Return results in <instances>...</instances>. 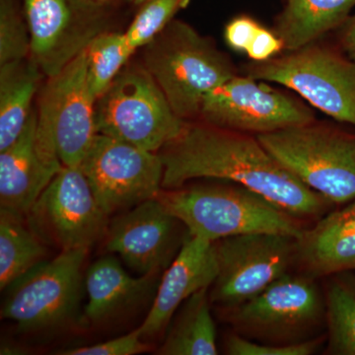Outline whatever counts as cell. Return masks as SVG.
<instances>
[{"label": "cell", "mask_w": 355, "mask_h": 355, "mask_svg": "<svg viewBox=\"0 0 355 355\" xmlns=\"http://www.w3.org/2000/svg\"><path fill=\"white\" fill-rule=\"evenodd\" d=\"M158 273L132 277L116 258L96 261L85 273L87 304L84 315L90 323H105L140 304L153 291Z\"/></svg>", "instance_id": "19"}, {"label": "cell", "mask_w": 355, "mask_h": 355, "mask_svg": "<svg viewBox=\"0 0 355 355\" xmlns=\"http://www.w3.org/2000/svg\"><path fill=\"white\" fill-rule=\"evenodd\" d=\"M36 128L37 108H33L18 139L0 151V209L23 216L57 174L39 157Z\"/></svg>", "instance_id": "18"}, {"label": "cell", "mask_w": 355, "mask_h": 355, "mask_svg": "<svg viewBox=\"0 0 355 355\" xmlns=\"http://www.w3.org/2000/svg\"><path fill=\"white\" fill-rule=\"evenodd\" d=\"M96 2H99V3L104 4V6H113L114 3H118V2L123 1V0H94Z\"/></svg>", "instance_id": "33"}, {"label": "cell", "mask_w": 355, "mask_h": 355, "mask_svg": "<svg viewBox=\"0 0 355 355\" xmlns=\"http://www.w3.org/2000/svg\"><path fill=\"white\" fill-rule=\"evenodd\" d=\"M225 182L162 190L157 198L191 235L210 242L254 233L298 239L305 230L303 219L246 187Z\"/></svg>", "instance_id": "2"}, {"label": "cell", "mask_w": 355, "mask_h": 355, "mask_svg": "<svg viewBox=\"0 0 355 355\" xmlns=\"http://www.w3.org/2000/svg\"><path fill=\"white\" fill-rule=\"evenodd\" d=\"M141 333L139 328L128 335L113 338L107 342L97 343L89 347H73L62 350L60 355H135L141 354L148 349V347L141 342Z\"/></svg>", "instance_id": "29"}, {"label": "cell", "mask_w": 355, "mask_h": 355, "mask_svg": "<svg viewBox=\"0 0 355 355\" xmlns=\"http://www.w3.org/2000/svg\"><path fill=\"white\" fill-rule=\"evenodd\" d=\"M31 53V37L17 0H0V64L24 60Z\"/></svg>", "instance_id": "27"}, {"label": "cell", "mask_w": 355, "mask_h": 355, "mask_svg": "<svg viewBox=\"0 0 355 355\" xmlns=\"http://www.w3.org/2000/svg\"><path fill=\"white\" fill-rule=\"evenodd\" d=\"M158 153L164 166L163 190L181 188L198 178L232 182L300 219L322 217L333 205L282 167L249 133L186 123Z\"/></svg>", "instance_id": "1"}, {"label": "cell", "mask_w": 355, "mask_h": 355, "mask_svg": "<svg viewBox=\"0 0 355 355\" xmlns=\"http://www.w3.org/2000/svg\"><path fill=\"white\" fill-rule=\"evenodd\" d=\"M354 6L355 0H287L277 35L286 50H300L340 24Z\"/></svg>", "instance_id": "21"}, {"label": "cell", "mask_w": 355, "mask_h": 355, "mask_svg": "<svg viewBox=\"0 0 355 355\" xmlns=\"http://www.w3.org/2000/svg\"><path fill=\"white\" fill-rule=\"evenodd\" d=\"M135 51L125 33L105 32L89 44L88 83L96 100L109 88Z\"/></svg>", "instance_id": "25"}, {"label": "cell", "mask_w": 355, "mask_h": 355, "mask_svg": "<svg viewBox=\"0 0 355 355\" xmlns=\"http://www.w3.org/2000/svg\"><path fill=\"white\" fill-rule=\"evenodd\" d=\"M284 49V43L277 35L261 27L247 49L248 57L257 62H266Z\"/></svg>", "instance_id": "31"}, {"label": "cell", "mask_w": 355, "mask_h": 355, "mask_svg": "<svg viewBox=\"0 0 355 355\" xmlns=\"http://www.w3.org/2000/svg\"><path fill=\"white\" fill-rule=\"evenodd\" d=\"M209 288L184 301L162 347V355H216V328L210 313Z\"/></svg>", "instance_id": "22"}, {"label": "cell", "mask_w": 355, "mask_h": 355, "mask_svg": "<svg viewBox=\"0 0 355 355\" xmlns=\"http://www.w3.org/2000/svg\"><path fill=\"white\" fill-rule=\"evenodd\" d=\"M100 135L159 153L183 132L180 118L144 65L125 67L96 101Z\"/></svg>", "instance_id": "7"}, {"label": "cell", "mask_w": 355, "mask_h": 355, "mask_svg": "<svg viewBox=\"0 0 355 355\" xmlns=\"http://www.w3.org/2000/svg\"><path fill=\"white\" fill-rule=\"evenodd\" d=\"M43 76L30 57L0 64V151L24 130Z\"/></svg>", "instance_id": "20"}, {"label": "cell", "mask_w": 355, "mask_h": 355, "mask_svg": "<svg viewBox=\"0 0 355 355\" xmlns=\"http://www.w3.org/2000/svg\"><path fill=\"white\" fill-rule=\"evenodd\" d=\"M317 279L289 272L260 294L223 310L238 335L257 343L296 345L324 335V292Z\"/></svg>", "instance_id": "6"}, {"label": "cell", "mask_w": 355, "mask_h": 355, "mask_svg": "<svg viewBox=\"0 0 355 355\" xmlns=\"http://www.w3.org/2000/svg\"><path fill=\"white\" fill-rule=\"evenodd\" d=\"M46 244L30 228L26 216L0 209V288L46 261Z\"/></svg>", "instance_id": "23"}, {"label": "cell", "mask_w": 355, "mask_h": 355, "mask_svg": "<svg viewBox=\"0 0 355 355\" xmlns=\"http://www.w3.org/2000/svg\"><path fill=\"white\" fill-rule=\"evenodd\" d=\"M144 67L180 118L200 114L205 95L237 76L209 40L182 21H171L144 46Z\"/></svg>", "instance_id": "3"}, {"label": "cell", "mask_w": 355, "mask_h": 355, "mask_svg": "<svg viewBox=\"0 0 355 355\" xmlns=\"http://www.w3.org/2000/svg\"><path fill=\"white\" fill-rule=\"evenodd\" d=\"M79 167L108 216L157 198L163 190L164 166L158 153L100 133Z\"/></svg>", "instance_id": "12"}, {"label": "cell", "mask_w": 355, "mask_h": 355, "mask_svg": "<svg viewBox=\"0 0 355 355\" xmlns=\"http://www.w3.org/2000/svg\"><path fill=\"white\" fill-rule=\"evenodd\" d=\"M248 76L291 89L315 108L355 127V60L350 58L307 46L257 62Z\"/></svg>", "instance_id": "9"}, {"label": "cell", "mask_w": 355, "mask_h": 355, "mask_svg": "<svg viewBox=\"0 0 355 355\" xmlns=\"http://www.w3.org/2000/svg\"><path fill=\"white\" fill-rule=\"evenodd\" d=\"M214 243L218 273L209 297L222 310L254 297L297 265L296 238L291 236L254 233Z\"/></svg>", "instance_id": "10"}, {"label": "cell", "mask_w": 355, "mask_h": 355, "mask_svg": "<svg viewBox=\"0 0 355 355\" xmlns=\"http://www.w3.org/2000/svg\"><path fill=\"white\" fill-rule=\"evenodd\" d=\"M88 251H62L7 287L2 319L10 320L26 333L53 330L76 319Z\"/></svg>", "instance_id": "8"}, {"label": "cell", "mask_w": 355, "mask_h": 355, "mask_svg": "<svg viewBox=\"0 0 355 355\" xmlns=\"http://www.w3.org/2000/svg\"><path fill=\"white\" fill-rule=\"evenodd\" d=\"M327 347L324 354L355 355V273L330 275L324 288Z\"/></svg>", "instance_id": "24"}, {"label": "cell", "mask_w": 355, "mask_h": 355, "mask_svg": "<svg viewBox=\"0 0 355 355\" xmlns=\"http://www.w3.org/2000/svg\"><path fill=\"white\" fill-rule=\"evenodd\" d=\"M190 0H146L125 32L133 50L144 48Z\"/></svg>", "instance_id": "26"}, {"label": "cell", "mask_w": 355, "mask_h": 355, "mask_svg": "<svg viewBox=\"0 0 355 355\" xmlns=\"http://www.w3.org/2000/svg\"><path fill=\"white\" fill-rule=\"evenodd\" d=\"M326 342L324 334L307 342L282 345L254 342L236 333L226 338L224 345L230 355H312Z\"/></svg>", "instance_id": "28"}, {"label": "cell", "mask_w": 355, "mask_h": 355, "mask_svg": "<svg viewBox=\"0 0 355 355\" xmlns=\"http://www.w3.org/2000/svg\"><path fill=\"white\" fill-rule=\"evenodd\" d=\"M261 27L259 23L246 16L235 18L226 26V42L234 50L246 53Z\"/></svg>", "instance_id": "30"}, {"label": "cell", "mask_w": 355, "mask_h": 355, "mask_svg": "<svg viewBox=\"0 0 355 355\" xmlns=\"http://www.w3.org/2000/svg\"><path fill=\"white\" fill-rule=\"evenodd\" d=\"M186 226L157 198L139 203L110 224L107 251L139 275L159 273L171 265L187 235Z\"/></svg>", "instance_id": "15"}, {"label": "cell", "mask_w": 355, "mask_h": 355, "mask_svg": "<svg viewBox=\"0 0 355 355\" xmlns=\"http://www.w3.org/2000/svg\"><path fill=\"white\" fill-rule=\"evenodd\" d=\"M343 50L352 60H355V17L345 29L343 37Z\"/></svg>", "instance_id": "32"}, {"label": "cell", "mask_w": 355, "mask_h": 355, "mask_svg": "<svg viewBox=\"0 0 355 355\" xmlns=\"http://www.w3.org/2000/svg\"><path fill=\"white\" fill-rule=\"evenodd\" d=\"M256 137L282 167L331 205L355 200L354 135L311 123Z\"/></svg>", "instance_id": "5"}, {"label": "cell", "mask_w": 355, "mask_h": 355, "mask_svg": "<svg viewBox=\"0 0 355 355\" xmlns=\"http://www.w3.org/2000/svg\"><path fill=\"white\" fill-rule=\"evenodd\" d=\"M296 247L297 266L315 279L355 270V200L305 228Z\"/></svg>", "instance_id": "17"}, {"label": "cell", "mask_w": 355, "mask_h": 355, "mask_svg": "<svg viewBox=\"0 0 355 355\" xmlns=\"http://www.w3.org/2000/svg\"><path fill=\"white\" fill-rule=\"evenodd\" d=\"M96 101L88 83L86 50L49 77L39 98L35 144L51 171L80 166L98 135Z\"/></svg>", "instance_id": "4"}, {"label": "cell", "mask_w": 355, "mask_h": 355, "mask_svg": "<svg viewBox=\"0 0 355 355\" xmlns=\"http://www.w3.org/2000/svg\"><path fill=\"white\" fill-rule=\"evenodd\" d=\"M109 217L96 200L80 167L62 166L26 219L44 244L62 252L89 250L101 241L108 233Z\"/></svg>", "instance_id": "11"}, {"label": "cell", "mask_w": 355, "mask_h": 355, "mask_svg": "<svg viewBox=\"0 0 355 355\" xmlns=\"http://www.w3.org/2000/svg\"><path fill=\"white\" fill-rule=\"evenodd\" d=\"M200 114L209 125L256 135L315 121L307 107L257 79L239 76L209 91Z\"/></svg>", "instance_id": "14"}, {"label": "cell", "mask_w": 355, "mask_h": 355, "mask_svg": "<svg viewBox=\"0 0 355 355\" xmlns=\"http://www.w3.org/2000/svg\"><path fill=\"white\" fill-rule=\"evenodd\" d=\"M30 58L44 76H57L110 29L108 6L94 0H22Z\"/></svg>", "instance_id": "13"}, {"label": "cell", "mask_w": 355, "mask_h": 355, "mask_svg": "<svg viewBox=\"0 0 355 355\" xmlns=\"http://www.w3.org/2000/svg\"><path fill=\"white\" fill-rule=\"evenodd\" d=\"M218 273L214 243L189 233L157 287L153 307L139 327L142 338L169 324L178 308L196 292L209 288Z\"/></svg>", "instance_id": "16"}]
</instances>
